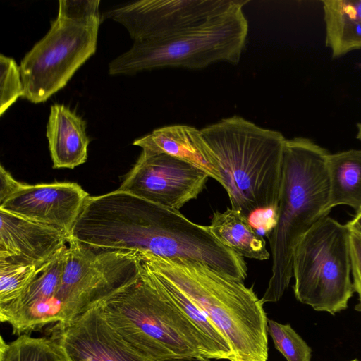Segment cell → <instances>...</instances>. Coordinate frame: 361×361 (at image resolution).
<instances>
[{
    "instance_id": "cell-1",
    "label": "cell",
    "mask_w": 361,
    "mask_h": 361,
    "mask_svg": "<svg viewBox=\"0 0 361 361\" xmlns=\"http://www.w3.org/2000/svg\"><path fill=\"white\" fill-rule=\"evenodd\" d=\"M141 255L136 275L94 304L109 324L152 361L186 355L227 360L167 295Z\"/></svg>"
},
{
    "instance_id": "cell-2",
    "label": "cell",
    "mask_w": 361,
    "mask_h": 361,
    "mask_svg": "<svg viewBox=\"0 0 361 361\" xmlns=\"http://www.w3.org/2000/svg\"><path fill=\"white\" fill-rule=\"evenodd\" d=\"M329 152L312 140H286L276 220L269 234L271 276L260 299L277 302L293 277V255L302 238L328 216Z\"/></svg>"
},
{
    "instance_id": "cell-3",
    "label": "cell",
    "mask_w": 361,
    "mask_h": 361,
    "mask_svg": "<svg viewBox=\"0 0 361 361\" xmlns=\"http://www.w3.org/2000/svg\"><path fill=\"white\" fill-rule=\"evenodd\" d=\"M218 164L231 209L249 219L256 212H276L286 139L237 115L201 129Z\"/></svg>"
},
{
    "instance_id": "cell-4",
    "label": "cell",
    "mask_w": 361,
    "mask_h": 361,
    "mask_svg": "<svg viewBox=\"0 0 361 361\" xmlns=\"http://www.w3.org/2000/svg\"><path fill=\"white\" fill-rule=\"evenodd\" d=\"M141 253L220 331L232 351L231 361H267L268 319L252 288L200 262Z\"/></svg>"
},
{
    "instance_id": "cell-5",
    "label": "cell",
    "mask_w": 361,
    "mask_h": 361,
    "mask_svg": "<svg viewBox=\"0 0 361 361\" xmlns=\"http://www.w3.org/2000/svg\"><path fill=\"white\" fill-rule=\"evenodd\" d=\"M99 0H60L49 30L20 65L23 98L37 104L63 88L97 49Z\"/></svg>"
},
{
    "instance_id": "cell-6",
    "label": "cell",
    "mask_w": 361,
    "mask_h": 361,
    "mask_svg": "<svg viewBox=\"0 0 361 361\" xmlns=\"http://www.w3.org/2000/svg\"><path fill=\"white\" fill-rule=\"evenodd\" d=\"M248 33L243 8L169 37L134 42L109 65L111 75L172 67L201 69L217 62L237 64Z\"/></svg>"
},
{
    "instance_id": "cell-7",
    "label": "cell",
    "mask_w": 361,
    "mask_h": 361,
    "mask_svg": "<svg viewBox=\"0 0 361 361\" xmlns=\"http://www.w3.org/2000/svg\"><path fill=\"white\" fill-rule=\"evenodd\" d=\"M350 233L346 224L326 216L302 238L293 260L299 302L333 315L348 307L354 293Z\"/></svg>"
},
{
    "instance_id": "cell-8",
    "label": "cell",
    "mask_w": 361,
    "mask_h": 361,
    "mask_svg": "<svg viewBox=\"0 0 361 361\" xmlns=\"http://www.w3.org/2000/svg\"><path fill=\"white\" fill-rule=\"evenodd\" d=\"M140 252H94L72 236L67 244L58 298L67 322L123 286L138 272Z\"/></svg>"
},
{
    "instance_id": "cell-9",
    "label": "cell",
    "mask_w": 361,
    "mask_h": 361,
    "mask_svg": "<svg viewBox=\"0 0 361 361\" xmlns=\"http://www.w3.org/2000/svg\"><path fill=\"white\" fill-rule=\"evenodd\" d=\"M247 0H142L106 11L134 42L160 39L192 29L243 8Z\"/></svg>"
},
{
    "instance_id": "cell-10",
    "label": "cell",
    "mask_w": 361,
    "mask_h": 361,
    "mask_svg": "<svg viewBox=\"0 0 361 361\" xmlns=\"http://www.w3.org/2000/svg\"><path fill=\"white\" fill-rule=\"evenodd\" d=\"M209 178L203 170L183 160L142 150L118 189L179 210L197 197Z\"/></svg>"
},
{
    "instance_id": "cell-11",
    "label": "cell",
    "mask_w": 361,
    "mask_h": 361,
    "mask_svg": "<svg viewBox=\"0 0 361 361\" xmlns=\"http://www.w3.org/2000/svg\"><path fill=\"white\" fill-rule=\"evenodd\" d=\"M51 333L65 361H152L130 345L95 305L67 322L56 323Z\"/></svg>"
},
{
    "instance_id": "cell-12",
    "label": "cell",
    "mask_w": 361,
    "mask_h": 361,
    "mask_svg": "<svg viewBox=\"0 0 361 361\" xmlns=\"http://www.w3.org/2000/svg\"><path fill=\"white\" fill-rule=\"evenodd\" d=\"M66 252L67 245L40 267L21 295L0 303V320L8 323L14 334H25L50 323L63 322L58 292Z\"/></svg>"
},
{
    "instance_id": "cell-13",
    "label": "cell",
    "mask_w": 361,
    "mask_h": 361,
    "mask_svg": "<svg viewBox=\"0 0 361 361\" xmlns=\"http://www.w3.org/2000/svg\"><path fill=\"white\" fill-rule=\"evenodd\" d=\"M90 195L73 182H53L20 188L0 204V209L54 228L69 236Z\"/></svg>"
},
{
    "instance_id": "cell-14",
    "label": "cell",
    "mask_w": 361,
    "mask_h": 361,
    "mask_svg": "<svg viewBox=\"0 0 361 361\" xmlns=\"http://www.w3.org/2000/svg\"><path fill=\"white\" fill-rule=\"evenodd\" d=\"M70 236L49 226L0 209V259L41 267Z\"/></svg>"
},
{
    "instance_id": "cell-15",
    "label": "cell",
    "mask_w": 361,
    "mask_h": 361,
    "mask_svg": "<svg viewBox=\"0 0 361 361\" xmlns=\"http://www.w3.org/2000/svg\"><path fill=\"white\" fill-rule=\"evenodd\" d=\"M143 151L166 154L190 163L221 183L216 158L201 130L185 125H171L154 130L135 140Z\"/></svg>"
},
{
    "instance_id": "cell-16",
    "label": "cell",
    "mask_w": 361,
    "mask_h": 361,
    "mask_svg": "<svg viewBox=\"0 0 361 361\" xmlns=\"http://www.w3.org/2000/svg\"><path fill=\"white\" fill-rule=\"evenodd\" d=\"M46 135L54 169H74L86 161L90 143L86 123L68 106H51Z\"/></svg>"
},
{
    "instance_id": "cell-17",
    "label": "cell",
    "mask_w": 361,
    "mask_h": 361,
    "mask_svg": "<svg viewBox=\"0 0 361 361\" xmlns=\"http://www.w3.org/2000/svg\"><path fill=\"white\" fill-rule=\"evenodd\" d=\"M325 44L333 58L361 49V0L322 1Z\"/></svg>"
},
{
    "instance_id": "cell-18",
    "label": "cell",
    "mask_w": 361,
    "mask_h": 361,
    "mask_svg": "<svg viewBox=\"0 0 361 361\" xmlns=\"http://www.w3.org/2000/svg\"><path fill=\"white\" fill-rule=\"evenodd\" d=\"M329 195L327 210L338 205L361 211V149H349L326 159Z\"/></svg>"
},
{
    "instance_id": "cell-19",
    "label": "cell",
    "mask_w": 361,
    "mask_h": 361,
    "mask_svg": "<svg viewBox=\"0 0 361 361\" xmlns=\"http://www.w3.org/2000/svg\"><path fill=\"white\" fill-rule=\"evenodd\" d=\"M208 228L221 243L242 257L265 260L270 256L263 236L236 210L227 208L214 212Z\"/></svg>"
},
{
    "instance_id": "cell-20",
    "label": "cell",
    "mask_w": 361,
    "mask_h": 361,
    "mask_svg": "<svg viewBox=\"0 0 361 361\" xmlns=\"http://www.w3.org/2000/svg\"><path fill=\"white\" fill-rule=\"evenodd\" d=\"M157 276L161 287L172 301L181 310L192 324L224 354L227 360H232L233 354L230 345L207 315L183 292L167 278L159 272L142 254Z\"/></svg>"
},
{
    "instance_id": "cell-21",
    "label": "cell",
    "mask_w": 361,
    "mask_h": 361,
    "mask_svg": "<svg viewBox=\"0 0 361 361\" xmlns=\"http://www.w3.org/2000/svg\"><path fill=\"white\" fill-rule=\"evenodd\" d=\"M0 361H65L58 344L50 338L21 334L13 341L0 343Z\"/></svg>"
},
{
    "instance_id": "cell-22",
    "label": "cell",
    "mask_w": 361,
    "mask_h": 361,
    "mask_svg": "<svg viewBox=\"0 0 361 361\" xmlns=\"http://www.w3.org/2000/svg\"><path fill=\"white\" fill-rule=\"evenodd\" d=\"M39 268L32 264L0 259V303L11 301L21 295Z\"/></svg>"
},
{
    "instance_id": "cell-23",
    "label": "cell",
    "mask_w": 361,
    "mask_h": 361,
    "mask_svg": "<svg viewBox=\"0 0 361 361\" xmlns=\"http://www.w3.org/2000/svg\"><path fill=\"white\" fill-rule=\"evenodd\" d=\"M267 333L287 361H311V348L289 324L267 319Z\"/></svg>"
},
{
    "instance_id": "cell-24",
    "label": "cell",
    "mask_w": 361,
    "mask_h": 361,
    "mask_svg": "<svg viewBox=\"0 0 361 361\" xmlns=\"http://www.w3.org/2000/svg\"><path fill=\"white\" fill-rule=\"evenodd\" d=\"M24 97L20 68L11 57L0 55V115Z\"/></svg>"
},
{
    "instance_id": "cell-25",
    "label": "cell",
    "mask_w": 361,
    "mask_h": 361,
    "mask_svg": "<svg viewBox=\"0 0 361 361\" xmlns=\"http://www.w3.org/2000/svg\"><path fill=\"white\" fill-rule=\"evenodd\" d=\"M350 253L354 292L357 293L359 300L355 309L361 312V236L352 231L350 233Z\"/></svg>"
},
{
    "instance_id": "cell-26",
    "label": "cell",
    "mask_w": 361,
    "mask_h": 361,
    "mask_svg": "<svg viewBox=\"0 0 361 361\" xmlns=\"http://www.w3.org/2000/svg\"><path fill=\"white\" fill-rule=\"evenodd\" d=\"M0 204L18 191L23 183L16 180L4 167L0 166Z\"/></svg>"
},
{
    "instance_id": "cell-27",
    "label": "cell",
    "mask_w": 361,
    "mask_h": 361,
    "mask_svg": "<svg viewBox=\"0 0 361 361\" xmlns=\"http://www.w3.org/2000/svg\"><path fill=\"white\" fill-rule=\"evenodd\" d=\"M346 225L350 231L361 236V211L355 213V216Z\"/></svg>"
},
{
    "instance_id": "cell-28",
    "label": "cell",
    "mask_w": 361,
    "mask_h": 361,
    "mask_svg": "<svg viewBox=\"0 0 361 361\" xmlns=\"http://www.w3.org/2000/svg\"><path fill=\"white\" fill-rule=\"evenodd\" d=\"M206 357L201 355H186L167 358L162 361H211Z\"/></svg>"
},
{
    "instance_id": "cell-29",
    "label": "cell",
    "mask_w": 361,
    "mask_h": 361,
    "mask_svg": "<svg viewBox=\"0 0 361 361\" xmlns=\"http://www.w3.org/2000/svg\"><path fill=\"white\" fill-rule=\"evenodd\" d=\"M356 126H357V129L356 138L357 140H359L360 141H361V123H357Z\"/></svg>"
},
{
    "instance_id": "cell-30",
    "label": "cell",
    "mask_w": 361,
    "mask_h": 361,
    "mask_svg": "<svg viewBox=\"0 0 361 361\" xmlns=\"http://www.w3.org/2000/svg\"><path fill=\"white\" fill-rule=\"evenodd\" d=\"M348 361H359L357 359H353V360H348Z\"/></svg>"
}]
</instances>
